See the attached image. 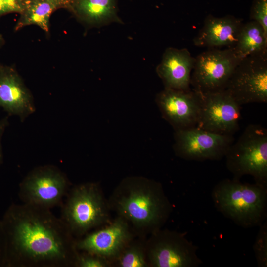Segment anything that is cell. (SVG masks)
Instances as JSON below:
<instances>
[{"label": "cell", "mask_w": 267, "mask_h": 267, "mask_svg": "<svg viewBox=\"0 0 267 267\" xmlns=\"http://www.w3.org/2000/svg\"><path fill=\"white\" fill-rule=\"evenodd\" d=\"M1 221L5 267L75 266L78 251L73 236L49 209L12 204Z\"/></svg>", "instance_id": "obj_1"}, {"label": "cell", "mask_w": 267, "mask_h": 267, "mask_svg": "<svg viewBox=\"0 0 267 267\" xmlns=\"http://www.w3.org/2000/svg\"><path fill=\"white\" fill-rule=\"evenodd\" d=\"M108 202L111 210L140 233H152L161 228L172 210L161 184L139 177L123 179Z\"/></svg>", "instance_id": "obj_2"}, {"label": "cell", "mask_w": 267, "mask_h": 267, "mask_svg": "<svg viewBox=\"0 0 267 267\" xmlns=\"http://www.w3.org/2000/svg\"><path fill=\"white\" fill-rule=\"evenodd\" d=\"M211 196L218 211L243 228L260 226L266 218L267 188L255 182L224 179L214 187Z\"/></svg>", "instance_id": "obj_3"}, {"label": "cell", "mask_w": 267, "mask_h": 267, "mask_svg": "<svg viewBox=\"0 0 267 267\" xmlns=\"http://www.w3.org/2000/svg\"><path fill=\"white\" fill-rule=\"evenodd\" d=\"M226 167L239 179L252 176L257 184L267 188V130L262 125L249 124L226 153Z\"/></svg>", "instance_id": "obj_4"}, {"label": "cell", "mask_w": 267, "mask_h": 267, "mask_svg": "<svg viewBox=\"0 0 267 267\" xmlns=\"http://www.w3.org/2000/svg\"><path fill=\"white\" fill-rule=\"evenodd\" d=\"M110 207L95 183L74 187L63 205L61 219L73 235L82 236L108 222Z\"/></svg>", "instance_id": "obj_5"}, {"label": "cell", "mask_w": 267, "mask_h": 267, "mask_svg": "<svg viewBox=\"0 0 267 267\" xmlns=\"http://www.w3.org/2000/svg\"><path fill=\"white\" fill-rule=\"evenodd\" d=\"M145 247L150 267H197L202 263L198 247L182 233L160 228L151 233Z\"/></svg>", "instance_id": "obj_6"}, {"label": "cell", "mask_w": 267, "mask_h": 267, "mask_svg": "<svg viewBox=\"0 0 267 267\" xmlns=\"http://www.w3.org/2000/svg\"><path fill=\"white\" fill-rule=\"evenodd\" d=\"M195 58L190 87L200 95L225 89L234 70L241 60L232 47L210 48Z\"/></svg>", "instance_id": "obj_7"}, {"label": "cell", "mask_w": 267, "mask_h": 267, "mask_svg": "<svg viewBox=\"0 0 267 267\" xmlns=\"http://www.w3.org/2000/svg\"><path fill=\"white\" fill-rule=\"evenodd\" d=\"M241 106L267 102V52L242 59L225 89Z\"/></svg>", "instance_id": "obj_8"}, {"label": "cell", "mask_w": 267, "mask_h": 267, "mask_svg": "<svg viewBox=\"0 0 267 267\" xmlns=\"http://www.w3.org/2000/svg\"><path fill=\"white\" fill-rule=\"evenodd\" d=\"M69 182L57 167L44 165L31 171L19 186L23 203L50 209L57 206L67 194Z\"/></svg>", "instance_id": "obj_9"}, {"label": "cell", "mask_w": 267, "mask_h": 267, "mask_svg": "<svg viewBox=\"0 0 267 267\" xmlns=\"http://www.w3.org/2000/svg\"><path fill=\"white\" fill-rule=\"evenodd\" d=\"M174 149L187 160H218L224 157L235 141L233 135L222 134L197 126L176 130Z\"/></svg>", "instance_id": "obj_10"}, {"label": "cell", "mask_w": 267, "mask_h": 267, "mask_svg": "<svg viewBox=\"0 0 267 267\" xmlns=\"http://www.w3.org/2000/svg\"><path fill=\"white\" fill-rule=\"evenodd\" d=\"M201 95L197 126L219 134L233 135L239 128L241 106L226 89Z\"/></svg>", "instance_id": "obj_11"}, {"label": "cell", "mask_w": 267, "mask_h": 267, "mask_svg": "<svg viewBox=\"0 0 267 267\" xmlns=\"http://www.w3.org/2000/svg\"><path fill=\"white\" fill-rule=\"evenodd\" d=\"M133 238L129 223L118 216L106 226L75 241V246L78 251L115 260Z\"/></svg>", "instance_id": "obj_12"}, {"label": "cell", "mask_w": 267, "mask_h": 267, "mask_svg": "<svg viewBox=\"0 0 267 267\" xmlns=\"http://www.w3.org/2000/svg\"><path fill=\"white\" fill-rule=\"evenodd\" d=\"M157 102L163 116L176 130L197 126L201 95L191 88H165L158 95Z\"/></svg>", "instance_id": "obj_13"}, {"label": "cell", "mask_w": 267, "mask_h": 267, "mask_svg": "<svg viewBox=\"0 0 267 267\" xmlns=\"http://www.w3.org/2000/svg\"><path fill=\"white\" fill-rule=\"evenodd\" d=\"M0 107L21 121L35 111L30 91L16 70L8 66L0 65Z\"/></svg>", "instance_id": "obj_14"}, {"label": "cell", "mask_w": 267, "mask_h": 267, "mask_svg": "<svg viewBox=\"0 0 267 267\" xmlns=\"http://www.w3.org/2000/svg\"><path fill=\"white\" fill-rule=\"evenodd\" d=\"M243 23L241 19L233 15L218 17L209 14L194 37L193 44L196 46L209 49L232 47Z\"/></svg>", "instance_id": "obj_15"}, {"label": "cell", "mask_w": 267, "mask_h": 267, "mask_svg": "<svg viewBox=\"0 0 267 267\" xmlns=\"http://www.w3.org/2000/svg\"><path fill=\"white\" fill-rule=\"evenodd\" d=\"M195 58L186 48H167L157 68L165 88L187 89L190 87L191 75Z\"/></svg>", "instance_id": "obj_16"}, {"label": "cell", "mask_w": 267, "mask_h": 267, "mask_svg": "<svg viewBox=\"0 0 267 267\" xmlns=\"http://www.w3.org/2000/svg\"><path fill=\"white\" fill-rule=\"evenodd\" d=\"M232 48L241 60L250 55L267 52V36L257 22L250 20L243 23Z\"/></svg>", "instance_id": "obj_17"}, {"label": "cell", "mask_w": 267, "mask_h": 267, "mask_svg": "<svg viewBox=\"0 0 267 267\" xmlns=\"http://www.w3.org/2000/svg\"><path fill=\"white\" fill-rule=\"evenodd\" d=\"M57 5L54 0H34L16 26L15 29L29 25H36L48 32L50 16Z\"/></svg>", "instance_id": "obj_18"}, {"label": "cell", "mask_w": 267, "mask_h": 267, "mask_svg": "<svg viewBox=\"0 0 267 267\" xmlns=\"http://www.w3.org/2000/svg\"><path fill=\"white\" fill-rule=\"evenodd\" d=\"M81 13L93 22H105L114 14V0H80Z\"/></svg>", "instance_id": "obj_19"}, {"label": "cell", "mask_w": 267, "mask_h": 267, "mask_svg": "<svg viewBox=\"0 0 267 267\" xmlns=\"http://www.w3.org/2000/svg\"><path fill=\"white\" fill-rule=\"evenodd\" d=\"M115 261L120 267H148L145 244L133 240L122 250Z\"/></svg>", "instance_id": "obj_20"}, {"label": "cell", "mask_w": 267, "mask_h": 267, "mask_svg": "<svg viewBox=\"0 0 267 267\" xmlns=\"http://www.w3.org/2000/svg\"><path fill=\"white\" fill-rule=\"evenodd\" d=\"M254 251L258 266L267 267V224L264 222L260 226L254 245Z\"/></svg>", "instance_id": "obj_21"}, {"label": "cell", "mask_w": 267, "mask_h": 267, "mask_svg": "<svg viewBox=\"0 0 267 267\" xmlns=\"http://www.w3.org/2000/svg\"><path fill=\"white\" fill-rule=\"evenodd\" d=\"M250 19L259 23L267 36V0H253Z\"/></svg>", "instance_id": "obj_22"}, {"label": "cell", "mask_w": 267, "mask_h": 267, "mask_svg": "<svg viewBox=\"0 0 267 267\" xmlns=\"http://www.w3.org/2000/svg\"><path fill=\"white\" fill-rule=\"evenodd\" d=\"M109 261L100 256L83 252H78L75 266L78 267H107L109 266Z\"/></svg>", "instance_id": "obj_23"}, {"label": "cell", "mask_w": 267, "mask_h": 267, "mask_svg": "<svg viewBox=\"0 0 267 267\" xmlns=\"http://www.w3.org/2000/svg\"><path fill=\"white\" fill-rule=\"evenodd\" d=\"M6 245L2 223L0 220V267H5Z\"/></svg>", "instance_id": "obj_24"}, {"label": "cell", "mask_w": 267, "mask_h": 267, "mask_svg": "<svg viewBox=\"0 0 267 267\" xmlns=\"http://www.w3.org/2000/svg\"><path fill=\"white\" fill-rule=\"evenodd\" d=\"M9 125L8 116L0 120V165L3 162V153L1 145V138L6 127Z\"/></svg>", "instance_id": "obj_25"}, {"label": "cell", "mask_w": 267, "mask_h": 267, "mask_svg": "<svg viewBox=\"0 0 267 267\" xmlns=\"http://www.w3.org/2000/svg\"><path fill=\"white\" fill-rule=\"evenodd\" d=\"M9 7L12 11H21L22 8L19 4V0H6Z\"/></svg>", "instance_id": "obj_26"}, {"label": "cell", "mask_w": 267, "mask_h": 267, "mask_svg": "<svg viewBox=\"0 0 267 267\" xmlns=\"http://www.w3.org/2000/svg\"><path fill=\"white\" fill-rule=\"evenodd\" d=\"M9 12L11 10L6 0H0V16Z\"/></svg>", "instance_id": "obj_27"}, {"label": "cell", "mask_w": 267, "mask_h": 267, "mask_svg": "<svg viewBox=\"0 0 267 267\" xmlns=\"http://www.w3.org/2000/svg\"><path fill=\"white\" fill-rule=\"evenodd\" d=\"M4 39L2 36V35L0 34V49L2 47L3 43H4Z\"/></svg>", "instance_id": "obj_28"}, {"label": "cell", "mask_w": 267, "mask_h": 267, "mask_svg": "<svg viewBox=\"0 0 267 267\" xmlns=\"http://www.w3.org/2000/svg\"><path fill=\"white\" fill-rule=\"evenodd\" d=\"M55 0L58 3V2H60V1L61 2H64L67 0Z\"/></svg>", "instance_id": "obj_29"}, {"label": "cell", "mask_w": 267, "mask_h": 267, "mask_svg": "<svg viewBox=\"0 0 267 267\" xmlns=\"http://www.w3.org/2000/svg\"><path fill=\"white\" fill-rule=\"evenodd\" d=\"M20 0H19V1H20Z\"/></svg>", "instance_id": "obj_30"}]
</instances>
